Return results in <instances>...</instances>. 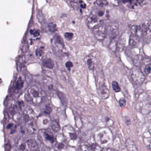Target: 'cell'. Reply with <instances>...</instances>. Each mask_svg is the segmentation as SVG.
<instances>
[{"label": "cell", "instance_id": "7", "mask_svg": "<svg viewBox=\"0 0 151 151\" xmlns=\"http://www.w3.org/2000/svg\"><path fill=\"white\" fill-rule=\"evenodd\" d=\"M131 77L133 81L136 83H142L145 80V76L141 69L134 67L131 70Z\"/></svg>", "mask_w": 151, "mask_h": 151}, {"label": "cell", "instance_id": "37", "mask_svg": "<svg viewBox=\"0 0 151 151\" xmlns=\"http://www.w3.org/2000/svg\"><path fill=\"white\" fill-rule=\"evenodd\" d=\"M102 151H117L116 150H113L112 149H110V148H106L105 149H103Z\"/></svg>", "mask_w": 151, "mask_h": 151}, {"label": "cell", "instance_id": "17", "mask_svg": "<svg viewBox=\"0 0 151 151\" xmlns=\"http://www.w3.org/2000/svg\"><path fill=\"white\" fill-rule=\"evenodd\" d=\"M27 146L26 142H25L22 137L20 138L17 145L18 151H28Z\"/></svg>", "mask_w": 151, "mask_h": 151}, {"label": "cell", "instance_id": "13", "mask_svg": "<svg viewBox=\"0 0 151 151\" xmlns=\"http://www.w3.org/2000/svg\"><path fill=\"white\" fill-rule=\"evenodd\" d=\"M26 143L29 150L39 151V146L35 140L30 138L27 140Z\"/></svg>", "mask_w": 151, "mask_h": 151}, {"label": "cell", "instance_id": "33", "mask_svg": "<svg viewBox=\"0 0 151 151\" xmlns=\"http://www.w3.org/2000/svg\"><path fill=\"white\" fill-rule=\"evenodd\" d=\"M119 103L120 106L121 107H124L126 106V101L125 99H121L119 101Z\"/></svg>", "mask_w": 151, "mask_h": 151}, {"label": "cell", "instance_id": "18", "mask_svg": "<svg viewBox=\"0 0 151 151\" xmlns=\"http://www.w3.org/2000/svg\"><path fill=\"white\" fill-rule=\"evenodd\" d=\"M93 13L98 16L102 20L105 19L106 17V16H107L106 11L104 9H96L94 10Z\"/></svg>", "mask_w": 151, "mask_h": 151}, {"label": "cell", "instance_id": "24", "mask_svg": "<svg viewBox=\"0 0 151 151\" xmlns=\"http://www.w3.org/2000/svg\"><path fill=\"white\" fill-rule=\"evenodd\" d=\"M48 29L50 32H56V25L53 23H50L48 24Z\"/></svg>", "mask_w": 151, "mask_h": 151}, {"label": "cell", "instance_id": "35", "mask_svg": "<svg viewBox=\"0 0 151 151\" xmlns=\"http://www.w3.org/2000/svg\"><path fill=\"white\" fill-rule=\"evenodd\" d=\"M107 1L108 2L111 3V4H112L114 5H117L118 4L119 0H107Z\"/></svg>", "mask_w": 151, "mask_h": 151}, {"label": "cell", "instance_id": "40", "mask_svg": "<svg viewBox=\"0 0 151 151\" xmlns=\"http://www.w3.org/2000/svg\"></svg>", "mask_w": 151, "mask_h": 151}, {"label": "cell", "instance_id": "3", "mask_svg": "<svg viewBox=\"0 0 151 151\" xmlns=\"http://www.w3.org/2000/svg\"><path fill=\"white\" fill-rule=\"evenodd\" d=\"M39 135L43 143L48 148L55 147L56 138L52 131L49 129H40Z\"/></svg>", "mask_w": 151, "mask_h": 151}, {"label": "cell", "instance_id": "38", "mask_svg": "<svg viewBox=\"0 0 151 151\" xmlns=\"http://www.w3.org/2000/svg\"><path fill=\"white\" fill-rule=\"evenodd\" d=\"M145 1H146V0H137V2L139 3V4H141L144 3V2Z\"/></svg>", "mask_w": 151, "mask_h": 151}, {"label": "cell", "instance_id": "12", "mask_svg": "<svg viewBox=\"0 0 151 151\" xmlns=\"http://www.w3.org/2000/svg\"><path fill=\"white\" fill-rule=\"evenodd\" d=\"M99 94L100 97L103 99H106L110 96V93L108 88L104 85L99 86Z\"/></svg>", "mask_w": 151, "mask_h": 151}, {"label": "cell", "instance_id": "39", "mask_svg": "<svg viewBox=\"0 0 151 151\" xmlns=\"http://www.w3.org/2000/svg\"><path fill=\"white\" fill-rule=\"evenodd\" d=\"M150 115H151V113H150Z\"/></svg>", "mask_w": 151, "mask_h": 151}, {"label": "cell", "instance_id": "20", "mask_svg": "<svg viewBox=\"0 0 151 151\" xmlns=\"http://www.w3.org/2000/svg\"><path fill=\"white\" fill-rule=\"evenodd\" d=\"M54 42L56 43V45L59 47V48H64V42L63 39L58 35H56L54 38Z\"/></svg>", "mask_w": 151, "mask_h": 151}, {"label": "cell", "instance_id": "28", "mask_svg": "<svg viewBox=\"0 0 151 151\" xmlns=\"http://www.w3.org/2000/svg\"><path fill=\"white\" fill-rule=\"evenodd\" d=\"M96 2L101 7L107 5L109 3L107 0H96Z\"/></svg>", "mask_w": 151, "mask_h": 151}, {"label": "cell", "instance_id": "19", "mask_svg": "<svg viewBox=\"0 0 151 151\" xmlns=\"http://www.w3.org/2000/svg\"><path fill=\"white\" fill-rule=\"evenodd\" d=\"M144 65V71L147 75L151 73V61L150 58H145L143 62Z\"/></svg>", "mask_w": 151, "mask_h": 151}, {"label": "cell", "instance_id": "6", "mask_svg": "<svg viewBox=\"0 0 151 151\" xmlns=\"http://www.w3.org/2000/svg\"><path fill=\"white\" fill-rule=\"evenodd\" d=\"M107 30L105 25H99L94 28L93 33L95 38L98 40H103L105 39L107 34Z\"/></svg>", "mask_w": 151, "mask_h": 151}, {"label": "cell", "instance_id": "14", "mask_svg": "<svg viewBox=\"0 0 151 151\" xmlns=\"http://www.w3.org/2000/svg\"><path fill=\"white\" fill-rule=\"evenodd\" d=\"M143 35L147 39L151 38V25L149 24H144L142 27Z\"/></svg>", "mask_w": 151, "mask_h": 151}, {"label": "cell", "instance_id": "31", "mask_svg": "<svg viewBox=\"0 0 151 151\" xmlns=\"http://www.w3.org/2000/svg\"><path fill=\"white\" fill-rule=\"evenodd\" d=\"M79 151H90L88 146L87 145H81L79 147Z\"/></svg>", "mask_w": 151, "mask_h": 151}, {"label": "cell", "instance_id": "30", "mask_svg": "<svg viewBox=\"0 0 151 151\" xmlns=\"http://www.w3.org/2000/svg\"><path fill=\"white\" fill-rule=\"evenodd\" d=\"M73 36V34L71 32H66L64 35L65 38L68 41L71 40L72 39Z\"/></svg>", "mask_w": 151, "mask_h": 151}, {"label": "cell", "instance_id": "16", "mask_svg": "<svg viewBox=\"0 0 151 151\" xmlns=\"http://www.w3.org/2000/svg\"><path fill=\"white\" fill-rule=\"evenodd\" d=\"M109 36L112 40L115 39L118 34V25L113 24L110 27Z\"/></svg>", "mask_w": 151, "mask_h": 151}, {"label": "cell", "instance_id": "34", "mask_svg": "<svg viewBox=\"0 0 151 151\" xmlns=\"http://www.w3.org/2000/svg\"><path fill=\"white\" fill-rule=\"evenodd\" d=\"M65 65L66 67L69 70H70V69L73 66V65L72 63V62H70V61L66 63Z\"/></svg>", "mask_w": 151, "mask_h": 151}, {"label": "cell", "instance_id": "1", "mask_svg": "<svg viewBox=\"0 0 151 151\" xmlns=\"http://www.w3.org/2000/svg\"><path fill=\"white\" fill-rule=\"evenodd\" d=\"M24 119L27 132L34 134L38 131L36 115L32 110H28L24 113Z\"/></svg>", "mask_w": 151, "mask_h": 151}, {"label": "cell", "instance_id": "29", "mask_svg": "<svg viewBox=\"0 0 151 151\" xmlns=\"http://www.w3.org/2000/svg\"><path fill=\"white\" fill-rule=\"evenodd\" d=\"M30 33L31 35L34 37H38L40 35V32L38 30L35 29H31L30 31Z\"/></svg>", "mask_w": 151, "mask_h": 151}, {"label": "cell", "instance_id": "27", "mask_svg": "<svg viewBox=\"0 0 151 151\" xmlns=\"http://www.w3.org/2000/svg\"><path fill=\"white\" fill-rule=\"evenodd\" d=\"M7 129L9 130H10L11 134H13L16 131V127H14V125L13 124H11V123L8 124L7 127Z\"/></svg>", "mask_w": 151, "mask_h": 151}, {"label": "cell", "instance_id": "36", "mask_svg": "<svg viewBox=\"0 0 151 151\" xmlns=\"http://www.w3.org/2000/svg\"><path fill=\"white\" fill-rule=\"evenodd\" d=\"M79 6L82 9H85L86 7V4L84 2L82 1H79Z\"/></svg>", "mask_w": 151, "mask_h": 151}, {"label": "cell", "instance_id": "2", "mask_svg": "<svg viewBox=\"0 0 151 151\" xmlns=\"http://www.w3.org/2000/svg\"><path fill=\"white\" fill-rule=\"evenodd\" d=\"M95 142L102 148H106L112 143V133L107 130H102L96 132L95 135Z\"/></svg>", "mask_w": 151, "mask_h": 151}, {"label": "cell", "instance_id": "25", "mask_svg": "<svg viewBox=\"0 0 151 151\" xmlns=\"http://www.w3.org/2000/svg\"><path fill=\"white\" fill-rule=\"evenodd\" d=\"M112 84L113 88L115 92H118L121 91L120 88L118 83L117 82L115 81H113Z\"/></svg>", "mask_w": 151, "mask_h": 151}, {"label": "cell", "instance_id": "23", "mask_svg": "<svg viewBox=\"0 0 151 151\" xmlns=\"http://www.w3.org/2000/svg\"><path fill=\"white\" fill-rule=\"evenodd\" d=\"M86 63L90 70H93L95 68V62L92 57H88L86 60Z\"/></svg>", "mask_w": 151, "mask_h": 151}, {"label": "cell", "instance_id": "11", "mask_svg": "<svg viewBox=\"0 0 151 151\" xmlns=\"http://www.w3.org/2000/svg\"><path fill=\"white\" fill-rule=\"evenodd\" d=\"M131 36L137 41L138 40L143 36L142 27L140 26H133L131 29Z\"/></svg>", "mask_w": 151, "mask_h": 151}, {"label": "cell", "instance_id": "9", "mask_svg": "<svg viewBox=\"0 0 151 151\" xmlns=\"http://www.w3.org/2000/svg\"><path fill=\"white\" fill-rule=\"evenodd\" d=\"M56 142L55 147L58 151H61L66 149L67 142L63 134H59L56 136Z\"/></svg>", "mask_w": 151, "mask_h": 151}, {"label": "cell", "instance_id": "4", "mask_svg": "<svg viewBox=\"0 0 151 151\" xmlns=\"http://www.w3.org/2000/svg\"><path fill=\"white\" fill-rule=\"evenodd\" d=\"M28 93L33 104H39L42 102L44 92L39 86H31L28 89Z\"/></svg>", "mask_w": 151, "mask_h": 151}, {"label": "cell", "instance_id": "32", "mask_svg": "<svg viewBox=\"0 0 151 151\" xmlns=\"http://www.w3.org/2000/svg\"><path fill=\"white\" fill-rule=\"evenodd\" d=\"M51 112H52V109L50 106H46L43 111V113L48 115L50 114Z\"/></svg>", "mask_w": 151, "mask_h": 151}, {"label": "cell", "instance_id": "22", "mask_svg": "<svg viewBox=\"0 0 151 151\" xmlns=\"http://www.w3.org/2000/svg\"><path fill=\"white\" fill-rule=\"evenodd\" d=\"M50 125L51 126L52 130H53L54 132H56V133H57V132H59L60 129V126H59L58 122L56 121H51Z\"/></svg>", "mask_w": 151, "mask_h": 151}, {"label": "cell", "instance_id": "21", "mask_svg": "<svg viewBox=\"0 0 151 151\" xmlns=\"http://www.w3.org/2000/svg\"><path fill=\"white\" fill-rule=\"evenodd\" d=\"M90 151H102L103 148L100 147L96 143H92L87 145Z\"/></svg>", "mask_w": 151, "mask_h": 151}, {"label": "cell", "instance_id": "5", "mask_svg": "<svg viewBox=\"0 0 151 151\" xmlns=\"http://www.w3.org/2000/svg\"><path fill=\"white\" fill-rule=\"evenodd\" d=\"M63 134L68 142L71 141H76L78 138V136L74 129L70 125H66L64 127Z\"/></svg>", "mask_w": 151, "mask_h": 151}, {"label": "cell", "instance_id": "8", "mask_svg": "<svg viewBox=\"0 0 151 151\" xmlns=\"http://www.w3.org/2000/svg\"><path fill=\"white\" fill-rule=\"evenodd\" d=\"M102 20L94 13L90 14L87 19V24L90 29L95 28L101 24Z\"/></svg>", "mask_w": 151, "mask_h": 151}, {"label": "cell", "instance_id": "10", "mask_svg": "<svg viewBox=\"0 0 151 151\" xmlns=\"http://www.w3.org/2000/svg\"><path fill=\"white\" fill-rule=\"evenodd\" d=\"M9 111L12 119L15 121H18L21 117L20 110L15 104H11L9 107Z\"/></svg>", "mask_w": 151, "mask_h": 151}, {"label": "cell", "instance_id": "15", "mask_svg": "<svg viewBox=\"0 0 151 151\" xmlns=\"http://www.w3.org/2000/svg\"><path fill=\"white\" fill-rule=\"evenodd\" d=\"M126 146L128 151H138L135 143L132 139L129 138L127 139L126 142Z\"/></svg>", "mask_w": 151, "mask_h": 151}, {"label": "cell", "instance_id": "26", "mask_svg": "<svg viewBox=\"0 0 151 151\" xmlns=\"http://www.w3.org/2000/svg\"><path fill=\"white\" fill-rule=\"evenodd\" d=\"M44 65L46 67L49 68H52L54 66V64L51 60H47L44 62Z\"/></svg>", "mask_w": 151, "mask_h": 151}]
</instances>
